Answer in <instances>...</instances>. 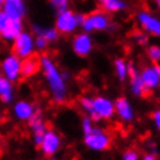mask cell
I'll use <instances>...</instances> for the list:
<instances>
[{
	"label": "cell",
	"instance_id": "obj_15",
	"mask_svg": "<svg viewBox=\"0 0 160 160\" xmlns=\"http://www.w3.org/2000/svg\"><path fill=\"white\" fill-rule=\"evenodd\" d=\"M3 69H4V73L10 80L18 79L19 73H21V60L18 56L11 54L10 57H7L3 62Z\"/></svg>",
	"mask_w": 160,
	"mask_h": 160
},
{
	"label": "cell",
	"instance_id": "obj_10",
	"mask_svg": "<svg viewBox=\"0 0 160 160\" xmlns=\"http://www.w3.org/2000/svg\"><path fill=\"white\" fill-rule=\"evenodd\" d=\"M29 125L31 128V130H33L35 145L39 147L43 134H45V132L48 130V125H46V122L43 121L42 114H41V111H39V110H35L34 114L29 118Z\"/></svg>",
	"mask_w": 160,
	"mask_h": 160
},
{
	"label": "cell",
	"instance_id": "obj_23",
	"mask_svg": "<svg viewBox=\"0 0 160 160\" xmlns=\"http://www.w3.org/2000/svg\"><path fill=\"white\" fill-rule=\"evenodd\" d=\"M50 4L57 12H60V11H64L68 8L69 0H50Z\"/></svg>",
	"mask_w": 160,
	"mask_h": 160
},
{
	"label": "cell",
	"instance_id": "obj_12",
	"mask_svg": "<svg viewBox=\"0 0 160 160\" xmlns=\"http://www.w3.org/2000/svg\"><path fill=\"white\" fill-rule=\"evenodd\" d=\"M72 48H73V52L80 57H86L91 53L92 50V39H91L88 33H82L78 34L73 38V42H72Z\"/></svg>",
	"mask_w": 160,
	"mask_h": 160
},
{
	"label": "cell",
	"instance_id": "obj_2",
	"mask_svg": "<svg viewBox=\"0 0 160 160\" xmlns=\"http://www.w3.org/2000/svg\"><path fill=\"white\" fill-rule=\"evenodd\" d=\"M82 128H83V134H84V144L91 151L103 152L110 148L111 145L110 134L106 130H103L102 128L95 125V122L90 117L86 115L83 118Z\"/></svg>",
	"mask_w": 160,
	"mask_h": 160
},
{
	"label": "cell",
	"instance_id": "obj_11",
	"mask_svg": "<svg viewBox=\"0 0 160 160\" xmlns=\"http://www.w3.org/2000/svg\"><path fill=\"white\" fill-rule=\"evenodd\" d=\"M41 69V58L37 54H30L21 61V76L22 79H29Z\"/></svg>",
	"mask_w": 160,
	"mask_h": 160
},
{
	"label": "cell",
	"instance_id": "obj_27",
	"mask_svg": "<svg viewBox=\"0 0 160 160\" xmlns=\"http://www.w3.org/2000/svg\"><path fill=\"white\" fill-rule=\"evenodd\" d=\"M152 119H153V123L156 126V129L160 132V110H156L153 114H152Z\"/></svg>",
	"mask_w": 160,
	"mask_h": 160
},
{
	"label": "cell",
	"instance_id": "obj_22",
	"mask_svg": "<svg viewBox=\"0 0 160 160\" xmlns=\"http://www.w3.org/2000/svg\"><path fill=\"white\" fill-rule=\"evenodd\" d=\"M148 57L153 62H160V46L152 45L148 48Z\"/></svg>",
	"mask_w": 160,
	"mask_h": 160
},
{
	"label": "cell",
	"instance_id": "obj_21",
	"mask_svg": "<svg viewBox=\"0 0 160 160\" xmlns=\"http://www.w3.org/2000/svg\"><path fill=\"white\" fill-rule=\"evenodd\" d=\"M0 98L3 102H10L12 98V91H11V84L7 79L3 78L2 86H0Z\"/></svg>",
	"mask_w": 160,
	"mask_h": 160
},
{
	"label": "cell",
	"instance_id": "obj_6",
	"mask_svg": "<svg viewBox=\"0 0 160 160\" xmlns=\"http://www.w3.org/2000/svg\"><path fill=\"white\" fill-rule=\"evenodd\" d=\"M60 147H61V137H60V134L53 129H48L41 140V144H39V148L42 149L45 156L50 158V156L56 155L58 152Z\"/></svg>",
	"mask_w": 160,
	"mask_h": 160
},
{
	"label": "cell",
	"instance_id": "obj_19",
	"mask_svg": "<svg viewBox=\"0 0 160 160\" xmlns=\"http://www.w3.org/2000/svg\"><path fill=\"white\" fill-rule=\"evenodd\" d=\"M34 31L37 34V37H41L43 39H46L48 42H53L58 38V31L56 30V27H39L34 26Z\"/></svg>",
	"mask_w": 160,
	"mask_h": 160
},
{
	"label": "cell",
	"instance_id": "obj_29",
	"mask_svg": "<svg viewBox=\"0 0 160 160\" xmlns=\"http://www.w3.org/2000/svg\"><path fill=\"white\" fill-rule=\"evenodd\" d=\"M6 22H7V15L4 14V11H0V31L4 29Z\"/></svg>",
	"mask_w": 160,
	"mask_h": 160
},
{
	"label": "cell",
	"instance_id": "obj_24",
	"mask_svg": "<svg viewBox=\"0 0 160 160\" xmlns=\"http://www.w3.org/2000/svg\"><path fill=\"white\" fill-rule=\"evenodd\" d=\"M134 39H136V42L137 43H140V45H145V43L148 42L147 34H144L142 31H136L134 33Z\"/></svg>",
	"mask_w": 160,
	"mask_h": 160
},
{
	"label": "cell",
	"instance_id": "obj_13",
	"mask_svg": "<svg viewBox=\"0 0 160 160\" xmlns=\"http://www.w3.org/2000/svg\"><path fill=\"white\" fill-rule=\"evenodd\" d=\"M114 111L125 122H130L134 118V110L132 107V103L126 98H118L114 102Z\"/></svg>",
	"mask_w": 160,
	"mask_h": 160
},
{
	"label": "cell",
	"instance_id": "obj_14",
	"mask_svg": "<svg viewBox=\"0 0 160 160\" xmlns=\"http://www.w3.org/2000/svg\"><path fill=\"white\" fill-rule=\"evenodd\" d=\"M128 78L130 80V90L136 97H144V95L148 92L142 84V82H141L140 72L136 69L133 65H130V64H129V73H128Z\"/></svg>",
	"mask_w": 160,
	"mask_h": 160
},
{
	"label": "cell",
	"instance_id": "obj_8",
	"mask_svg": "<svg viewBox=\"0 0 160 160\" xmlns=\"http://www.w3.org/2000/svg\"><path fill=\"white\" fill-rule=\"evenodd\" d=\"M14 54L18 57H27V56L34 53V41L30 34L27 33H21L15 38L14 42Z\"/></svg>",
	"mask_w": 160,
	"mask_h": 160
},
{
	"label": "cell",
	"instance_id": "obj_32",
	"mask_svg": "<svg viewBox=\"0 0 160 160\" xmlns=\"http://www.w3.org/2000/svg\"><path fill=\"white\" fill-rule=\"evenodd\" d=\"M42 160H61V159H53V158H46V159H42Z\"/></svg>",
	"mask_w": 160,
	"mask_h": 160
},
{
	"label": "cell",
	"instance_id": "obj_26",
	"mask_svg": "<svg viewBox=\"0 0 160 160\" xmlns=\"http://www.w3.org/2000/svg\"><path fill=\"white\" fill-rule=\"evenodd\" d=\"M48 43H49V42H48L46 39H43L41 37H37V39H35V42H34V46H37L38 49H45Z\"/></svg>",
	"mask_w": 160,
	"mask_h": 160
},
{
	"label": "cell",
	"instance_id": "obj_5",
	"mask_svg": "<svg viewBox=\"0 0 160 160\" xmlns=\"http://www.w3.org/2000/svg\"><path fill=\"white\" fill-rule=\"evenodd\" d=\"M83 30L86 33L90 31H101V30H107L110 27V18L107 17V14H105L103 11H95V12L90 15H84L82 25Z\"/></svg>",
	"mask_w": 160,
	"mask_h": 160
},
{
	"label": "cell",
	"instance_id": "obj_31",
	"mask_svg": "<svg viewBox=\"0 0 160 160\" xmlns=\"http://www.w3.org/2000/svg\"><path fill=\"white\" fill-rule=\"evenodd\" d=\"M155 2H156V6H158V8L160 10V0H155Z\"/></svg>",
	"mask_w": 160,
	"mask_h": 160
},
{
	"label": "cell",
	"instance_id": "obj_35",
	"mask_svg": "<svg viewBox=\"0 0 160 160\" xmlns=\"http://www.w3.org/2000/svg\"><path fill=\"white\" fill-rule=\"evenodd\" d=\"M0 121H2V118H0Z\"/></svg>",
	"mask_w": 160,
	"mask_h": 160
},
{
	"label": "cell",
	"instance_id": "obj_30",
	"mask_svg": "<svg viewBox=\"0 0 160 160\" xmlns=\"http://www.w3.org/2000/svg\"><path fill=\"white\" fill-rule=\"evenodd\" d=\"M142 160H158L156 159V156L155 155H152V153H148V155H145L142 158Z\"/></svg>",
	"mask_w": 160,
	"mask_h": 160
},
{
	"label": "cell",
	"instance_id": "obj_16",
	"mask_svg": "<svg viewBox=\"0 0 160 160\" xmlns=\"http://www.w3.org/2000/svg\"><path fill=\"white\" fill-rule=\"evenodd\" d=\"M21 33H22L21 21H14V19L7 17L6 26H4V29L0 31V35H2L3 38H7V39H15Z\"/></svg>",
	"mask_w": 160,
	"mask_h": 160
},
{
	"label": "cell",
	"instance_id": "obj_34",
	"mask_svg": "<svg viewBox=\"0 0 160 160\" xmlns=\"http://www.w3.org/2000/svg\"><path fill=\"white\" fill-rule=\"evenodd\" d=\"M2 80H3V78H2V76H0V86H2Z\"/></svg>",
	"mask_w": 160,
	"mask_h": 160
},
{
	"label": "cell",
	"instance_id": "obj_1",
	"mask_svg": "<svg viewBox=\"0 0 160 160\" xmlns=\"http://www.w3.org/2000/svg\"><path fill=\"white\" fill-rule=\"evenodd\" d=\"M39 58H41V69L43 71L48 86H49L52 99L56 105H62L68 95L65 76H64V73H61V71L58 69L56 62L49 56H42Z\"/></svg>",
	"mask_w": 160,
	"mask_h": 160
},
{
	"label": "cell",
	"instance_id": "obj_18",
	"mask_svg": "<svg viewBox=\"0 0 160 160\" xmlns=\"http://www.w3.org/2000/svg\"><path fill=\"white\" fill-rule=\"evenodd\" d=\"M34 111H35V109L29 102H18L17 105H15V114L21 119H29L31 115L34 114Z\"/></svg>",
	"mask_w": 160,
	"mask_h": 160
},
{
	"label": "cell",
	"instance_id": "obj_4",
	"mask_svg": "<svg viewBox=\"0 0 160 160\" xmlns=\"http://www.w3.org/2000/svg\"><path fill=\"white\" fill-rule=\"evenodd\" d=\"M83 19H84V15L75 14L73 11L68 8L60 11L56 18V30L62 34H69L82 25Z\"/></svg>",
	"mask_w": 160,
	"mask_h": 160
},
{
	"label": "cell",
	"instance_id": "obj_3",
	"mask_svg": "<svg viewBox=\"0 0 160 160\" xmlns=\"http://www.w3.org/2000/svg\"><path fill=\"white\" fill-rule=\"evenodd\" d=\"M80 107L94 122L102 119H110L114 115V102L105 97H83L80 99Z\"/></svg>",
	"mask_w": 160,
	"mask_h": 160
},
{
	"label": "cell",
	"instance_id": "obj_28",
	"mask_svg": "<svg viewBox=\"0 0 160 160\" xmlns=\"http://www.w3.org/2000/svg\"><path fill=\"white\" fill-rule=\"evenodd\" d=\"M4 2H8V3H12V4L15 7H18L21 11H23L25 12V6H23V2L22 0H4Z\"/></svg>",
	"mask_w": 160,
	"mask_h": 160
},
{
	"label": "cell",
	"instance_id": "obj_20",
	"mask_svg": "<svg viewBox=\"0 0 160 160\" xmlns=\"http://www.w3.org/2000/svg\"><path fill=\"white\" fill-rule=\"evenodd\" d=\"M114 69H115V75L121 82H125L128 79V73H129V65L125 60L122 58H117L114 61Z\"/></svg>",
	"mask_w": 160,
	"mask_h": 160
},
{
	"label": "cell",
	"instance_id": "obj_9",
	"mask_svg": "<svg viewBox=\"0 0 160 160\" xmlns=\"http://www.w3.org/2000/svg\"><path fill=\"white\" fill-rule=\"evenodd\" d=\"M137 21L140 26L142 27L147 33L155 37H160V19L155 15H152L148 11H140L137 14Z\"/></svg>",
	"mask_w": 160,
	"mask_h": 160
},
{
	"label": "cell",
	"instance_id": "obj_7",
	"mask_svg": "<svg viewBox=\"0 0 160 160\" xmlns=\"http://www.w3.org/2000/svg\"><path fill=\"white\" fill-rule=\"evenodd\" d=\"M140 78L147 91L158 88L160 86V65L153 64V65L142 68V71L140 72Z\"/></svg>",
	"mask_w": 160,
	"mask_h": 160
},
{
	"label": "cell",
	"instance_id": "obj_33",
	"mask_svg": "<svg viewBox=\"0 0 160 160\" xmlns=\"http://www.w3.org/2000/svg\"><path fill=\"white\" fill-rule=\"evenodd\" d=\"M2 4H4V0H0V7H2Z\"/></svg>",
	"mask_w": 160,
	"mask_h": 160
},
{
	"label": "cell",
	"instance_id": "obj_17",
	"mask_svg": "<svg viewBox=\"0 0 160 160\" xmlns=\"http://www.w3.org/2000/svg\"><path fill=\"white\" fill-rule=\"evenodd\" d=\"M98 2L107 12H118L126 8V3L123 0H98Z\"/></svg>",
	"mask_w": 160,
	"mask_h": 160
},
{
	"label": "cell",
	"instance_id": "obj_25",
	"mask_svg": "<svg viewBox=\"0 0 160 160\" xmlns=\"http://www.w3.org/2000/svg\"><path fill=\"white\" fill-rule=\"evenodd\" d=\"M122 160H140V156H138L137 152H134L133 149H129L123 153Z\"/></svg>",
	"mask_w": 160,
	"mask_h": 160
}]
</instances>
